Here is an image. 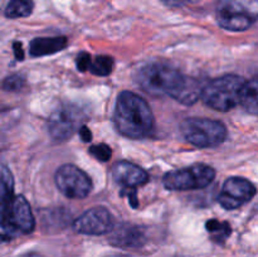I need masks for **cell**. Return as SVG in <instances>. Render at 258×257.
<instances>
[{
    "label": "cell",
    "instance_id": "7c38bea8",
    "mask_svg": "<svg viewBox=\"0 0 258 257\" xmlns=\"http://www.w3.org/2000/svg\"><path fill=\"white\" fill-rule=\"evenodd\" d=\"M112 176L116 183L130 189L138 188L149 181L148 173L130 161H117L112 166Z\"/></svg>",
    "mask_w": 258,
    "mask_h": 257
},
{
    "label": "cell",
    "instance_id": "44dd1931",
    "mask_svg": "<svg viewBox=\"0 0 258 257\" xmlns=\"http://www.w3.org/2000/svg\"><path fill=\"white\" fill-rule=\"evenodd\" d=\"M90 154L100 161H108L112 156V150L106 144H98L90 148Z\"/></svg>",
    "mask_w": 258,
    "mask_h": 257
},
{
    "label": "cell",
    "instance_id": "52a82bcc",
    "mask_svg": "<svg viewBox=\"0 0 258 257\" xmlns=\"http://www.w3.org/2000/svg\"><path fill=\"white\" fill-rule=\"evenodd\" d=\"M216 178V170L207 164H194L189 168L169 171L164 176V186L169 190H193L208 186Z\"/></svg>",
    "mask_w": 258,
    "mask_h": 257
},
{
    "label": "cell",
    "instance_id": "6da1fadb",
    "mask_svg": "<svg viewBox=\"0 0 258 257\" xmlns=\"http://www.w3.org/2000/svg\"><path fill=\"white\" fill-rule=\"evenodd\" d=\"M138 83L151 96H170L183 105H193L202 95L201 83L161 62L149 63L138 73Z\"/></svg>",
    "mask_w": 258,
    "mask_h": 257
},
{
    "label": "cell",
    "instance_id": "2e32d148",
    "mask_svg": "<svg viewBox=\"0 0 258 257\" xmlns=\"http://www.w3.org/2000/svg\"><path fill=\"white\" fill-rule=\"evenodd\" d=\"M14 178L4 164H0V209H4L14 198Z\"/></svg>",
    "mask_w": 258,
    "mask_h": 257
},
{
    "label": "cell",
    "instance_id": "d6986e66",
    "mask_svg": "<svg viewBox=\"0 0 258 257\" xmlns=\"http://www.w3.org/2000/svg\"><path fill=\"white\" fill-rule=\"evenodd\" d=\"M208 233H211L212 238L217 242H224L231 234L232 229L227 222H219L217 219H209L206 224Z\"/></svg>",
    "mask_w": 258,
    "mask_h": 257
},
{
    "label": "cell",
    "instance_id": "7402d4cb",
    "mask_svg": "<svg viewBox=\"0 0 258 257\" xmlns=\"http://www.w3.org/2000/svg\"><path fill=\"white\" fill-rule=\"evenodd\" d=\"M91 60H92V58H91V55L87 52H81L77 55V59H76V65H77L78 71H81V72L88 71Z\"/></svg>",
    "mask_w": 258,
    "mask_h": 257
},
{
    "label": "cell",
    "instance_id": "ac0fdd59",
    "mask_svg": "<svg viewBox=\"0 0 258 257\" xmlns=\"http://www.w3.org/2000/svg\"><path fill=\"white\" fill-rule=\"evenodd\" d=\"M113 68V59L110 55H97L96 58H93L90 63V71L92 75L100 76V77H105L108 76L112 72Z\"/></svg>",
    "mask_w": 258,
    "mask_h": 257
},
{
    "label": "cell",
    "instance_id": "30bf717a",
    "mask_svg": "<svg viewBox=\"0 0 258 257\" xmlns=\"http://www.w3.org/2000/svg\"><path fill=\"white\" fill-rule=\"evenodd\" d=\"M256 196V186L249 180L239 176L228 178L223 184L218 202L224 209H237L248 203Z\"/></svg>",
    "mask_w": 258,
    "mask_h": 257
},
{
    "label": "cell",
    "instance_id": "484cf974",
    "mask_svg": "<svg viewBox=\"0 0 258 257\" xmlns=\"http://www.w3.org/2000/svg\"><path fill=\"white\" fill-rule=\"evenodd\" d=\"M20 257H42V256H40V254H38V253H34V252H30V253H25V254H23V256H20Z\"/></svg>",
    "mask_w": 258,
    "mask_h": 257
},
{
    "label": "cell",
    "instance_id": "3957f363",
    "mask_svg": "<svg viewBox=\"0 0 258 257\" xmlns=\"http://www.w3.org/2000/svg\"><path fill=\"white\" fill-rule=\"evenodd\" d=\"M35 219L29 203L23 196H15L4 209H0V241H10L32 233Z\"/></svg>",
    "mask_w": 258,
    "mask_h": 257
},
{
    "label": "cell",
    "instance_id": "4316f807",
    "mask_svg": "<svg viewBox=\"0 0 258 257\" xmlns=\"http://www.w3.org/2000/svg\"><path fill=\"white\" fill-rule=\"evenodd\" d=\"M106 257H130V256H127V254H121V253H113V254H108V256Z\"/></svg>",
    "mask_w": 258,
    "mask_h": 257
},
{
    "label": "cell",
    "instance_id": "e0dca14e",
    "mask_svg": "<svg viewBox=\"0 0 258 257\" xmlns=\"http://www.w3.org/2000/svg\"><path fill=\"white\" fill-rule=\"evenodd\" d=\"M34 9L33 0H10L5 8V17L9 19L29 17Z\"/></svg>",
    "mask_w": 258,
    "mask_h": 257
},
{
    "label": "cell",
    "instance_id": "9a60e30c",
    "mask_svg": "<svg viewBox=\"0 0 258 257\" xmlns=\"http://www.w3.org/2000/svg\"><path fill=\"white\" fill-rule=\"evenodd\" d=\"M239 105L252 115H258V76L244 81L239 95Z\"/></svg>",
    "mask_w": 258,
    "mask_h": 257
},
{
    "label": "cell",
    "instance_id": "ba28073f",
    "mask_svg": "<svg viewBox=\"0 0 258 257\" xmlns=\"http://www.w3.org/2000/svg\"><path fill=\"white\" fill-rule=\"evenodd\" d=\"M55 185L67 198L83 199L90 194L92 181L82 169L72 164H64L55 173Z\"/></svg>",
    "mask_w": 258,
    "mask_h": 257
},
{
    "label": "cell",
    "instance_id": "9c48e42d",
    "mask_svg": "<svg viewBox=\"0 0 258 257\" xmlns=\"http://www.w3.org/2000/svg\"><path fill=\"white\" fill-rule=\"evenodd\" d=\"M82 117L77 107L71 105L60 106L48 118V131L54 140L66 141L78 130Z\"/></svg>",
    "mask_w": 258,
    "mask_h": 257
},
{
    "label": "cell",
    "instance_id": "d4e9b609",
    "mask_svg": "<svg viewBox=\"0 0 258 257\" xmlns=\"http://www.w3.org/2000/svg\"><path fill=\"white\" fill-rule=\"evenodd\" d=\"M14 53H15V58L19 60L24 59V50H23L22 44L19 42L14 43Z\"/></svg>",
    "mask_w": 258,
    "mask_h": 257
},
{
    "label": "cell",
    "instance_id": "5b68a950",
    "mask_svg": "<svg viewBox=\"0 0 258 257\" xmlns=\"http://www.w3.org/2000/svg\"><path fill=\"white\" fill-rule=\"evenodd\" d=\"M244 80L239 76H222L211 81L202 90L201 97L211 108L226 112L239 105V95Z\"/></svg>",
    "mask_w": 258,
    "mask_h": 257
},
{
    "label": "cell",
    "instance_id": "7a4b0ae2",
    "mask_svg": "<svg viewBox=\"0 0 258 257\" xmlns=\"http://www.w3.org/2000/svg\"><path fill=\"white\" fill-rule=\"evenodd\" d=\"M113 122L125 138L144 139L153 133L155 120L150 106L144 98L130 91H123L116 101Z\"/></svg>",
    "mask_w": 258,
    "mask_h": 257
},
{
    "label": "cell",
    "instance_id": "8992f818",
    "mask_svg": "<svg viewBox=\"0 0 258 257\" xmlns=\"http://www.w3.org/2000/svg\"><path fill=\"white\" fill-rule=\"evenodd\" d=\"M180 131L188 143L201 149L217 148L227 139L226 126L211 118H185L180 123Z\"/></svg>",
    "mask_w": 258,
    "mask_h": 257
},
{
    "label": "cell",
    "instance_id": "5bb4252c",
    "mask_svg": "<svg viewBox=\"0 0 258 257\" xmlns=\"http://www.w3.org/2000/svg\"><path fill=\"white\" fill-rule=\"evenodd\" d=\"M67 43L66 37L35 38L30 42L29 53L33 57H44V55L54 54V53L64 49Z\"/></svg>",
    "mask_w": 258,
    "mask_h": 257
},
{
    "label": "cell",
    "instance_id": "603a6c76",
    "mask_svg": "<svg viewBox=\"0 0 258 257\" xmlns=\"http://www.w3.org/2000/svg\"><path fill=\"white\" fill-rule=\"evenodd\" d=\"M164 5L170 8H181L186 7L189 4H196V3H199L201 0H161Z\"/></svg>",
    "mask_w": 258,
    "mask_h": 257
},
{
    "label": "cell",
    "instance_id": "cb8c5ba5",
    "mask_svg": "<svg viewBox=\"0 0 258 257\" xmlns=\"http://www.w3.org/2000/svg\"><path fill=\"white\" fill-rule=\"evenodd\" d=\"M78 134H80L81 139H82L85 143H88V141L92 140V133H91L90 128H88L87 126H81Z\"/></svg>",
    "mask_w": 258,
    "mask_h": 257
},
{
    "label": "cell",
    "instance_id": "ffe728a7",
    "mask_svg": "<svg viewBox=\"0 0 258 257\" xmlns=\"http://www.w3.org/2000/svg\"><path fill=\"white\" fill-rule=\"evenodd\" d=\"M25 85V81L22 76L18 75H12L8 76L2 83V87L4 88L5 91H9V92H17V91H20Z\"/></svg>",
    "mask_w": 258,
    "mask_h": 257
},
{
    "label": "cell",
    "instance_id": "8fae6325",
    "mask_svg": "<svg viewBox=\"0 0 258 257\" xmlns=\"http://www.w3.org/2000/svg\"><path fill=\"white\" fill-rule=\"evenodd\" d=\"M73 228L81 234L102 236L113 228L112 214L103 207L91 208L76 219Z\"/></svg>",
    "mask_w": 258,
    "mask_h": 257
},
{
    "label": "cell",
    "instance_id": "277c9868",
    "mask_svg": "<svg viewBox=\"0 0 258 257\" xmlns=\"http://www.w3.org/2000/svg\"><path fill=\"white\" fill-rule=\"evenodd\" d=\"M216 18L223 29L243 32L258 19V0H218Z\"/></svg>",
    "mask_w": 258,
    "mask_h": 257
},
{
    "label": "cell",
    "instance_id": "4fadbf2b",
    "mask_svg": "<svg viewBox=\"0 0 258 257\" xmlns=\"http://www.w3.org/2000/svg\"><path fill=\"white\" fill-rule=\"evenodd\" d=\"M110 242L116 247L121 248H139L144 246L146 242V237L143 229L133 224L123 223L111 229Z\"/></svg>",
    "mask_w": 258,
    "mask_h": 257
}]
</instances>
